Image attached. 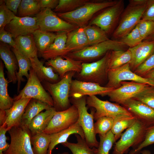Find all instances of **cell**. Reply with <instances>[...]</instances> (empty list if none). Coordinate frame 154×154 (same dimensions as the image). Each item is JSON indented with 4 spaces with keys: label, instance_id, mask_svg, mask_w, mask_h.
I'll use <instances>...</instances> for the list:
<instances>
[{
    "label": "cell",
    "instance_id": "6da1fadb",
    "mask_svg": "<svg viewBox=\"0 0 154 154\" xmlns=\"http://www.w3.org/2000/svg\"><path fill=\"white\" fill-rule=\"evenodd\" d=\"M118 0H90L82 6L71 12L58 13L62 19L78 27H84L96 13L116 4Z\"/></svg>",
    "mask_w": 154,
    "mask_h": 154
},
{
    "label": "cell",
    "instance_id": "7a4b0ae2",
    "mask_svg": "<svg viewBox=\"0 0 154 154\" xmlns=\"http://www.w3.org/2000/svg\"><path fill=\"white\" fill-rule=\"evenodd\" d=\"M76 73L70 72L66 73L57 82H42L44 88L49 93L53 101L54 107L57 111L64 110L71 106L69 99L72 78Z\"/></svg>",
    "mask_w": 154,
    "mask_h": 154
},
{
    "label": "cell",
    "instance_id": "3957f363",
    "mask_svg": "<svg viewBox=\"0 0 154 154\" xmlns=\"http://www.w3.org/2000/svg\"><path fill=\"white\" fill-rule=\"evenodd\" d=\"M111 51L108 52L101 59L97 61L83 62L81 71L76 74V79L96 83L101 86L107 82Z\"/></svg>",
    "mask_w": 154,
    "mask_h": 154
},
{
    "label": "cell",
    "instance_id": "277c9868",
    "mask_svg": "<svg viewBox=\"0 0 154 154\" xmlns=\"http://www.w3.org/2000/svg\"><path fill=\"white\" fill-rule=\"evenodd\" d=\"M128 47L124 44L118 40L109 39L88 46L81 50L70 52L66 55L75 60L84 62L104 56L109 51L126 50L128 49Z\"/></svg>",
    "mask_w": 154,
    "mask_h": 154
},
{
    "label": "cell",
    "instance_id": "5b68a950",
    "mask_svg": "<svg viewBox=\"0 0 154 154\" xmlns=\"http://www.w3.org/2000/svg\"><path fill=\"white\" fill-rule=\"evenodd\" d=\"M86 96L80 98H71L70 102L77 108L79 121L84 133L86 141L89 147L98 148L99 142L97 141L94 130V114L92 110L90 113L88 112Z\"/></svg>",
    "mask_w": 154,
    "mask_h": 154
},
{
    "label": "cell",
    "instance_id": "8992f818",
    "mask_svg": "<svg viewBox=\"0 0 154 154\" xmlns=\"http://www.w3.org/2000/svg\"><path fill=\"white\" fill-rule=\"evenodd\" d=\"M148 127L137 120L135 123L122 134L120 139L115 143L113 154H127L129 148H136L143 140Z\"/></svg>",
    "mask_w": 154,
    "mask_h": 154
},
{
    "label": "cell",
    "instance_id": "52a82bcc",
    "mask_svg": "<svg viewBox=\"0 0 154 154\" xmlns=\"http://www.w3.org/2000/svg\"><path fill=\"white\" fill-rule=\"evenodd\" d=\"M146 5H135L128 4L123 11L118 24L112 35L113 39H119L134 28L141 19Z\"/></svg>",
    "mask_w": 154,
    "mask_h": 154
},
{
    "label": "cell",
    "instance_id": "ba28073f",
    "mask_svg": "<svg viewBox=\"0 0 154 154\" xmlns=\"http://www.w3.org/2000/svg\"><path fill=\"white\" fill-rule=\"evenodd\" d=\"M125 9L123 0H118L113 6L107 7L91 21L89 25L96 26L104 31L108 36L112 34L119 23Z\"/></svg>",
    "mask_w": 154,
    "mask_h": 154
},
{
    "label": "cell",
    "instance_id": "9c48e42d",
    "mask_svg": "<svg viewBox=\"0 0 154 154\" xmlns=\"http://www.w3.org/2000/svg\"><path fill=\"white\" fill-rule=\"evenodd\" d=\"M36 17L39 29L43 31L67 33L78 28L60 18L50 9H42Z\"/></svg>",
    "mask_w": 154,
    "mask_h": 154
},
{
    "label": "cell",
    "instance_id": "30bf717a",
    "mask_svg": "<svg viewBox=\"0 0 154 154\" xmlns=\"http://www.w3.org/2000/svg\"><path fill=\"white\" fill-rule=\"evenodd\" d=\"M11 142L4 154H34L31 143V133L25 126L20 125L8 131Z\"/></svg>",
    "mask_w": 154,
    "mask_h": 154
},
{
    "label": "cell",
    "instance_id": "8fae6325",
    "mask_svg": "<svg viewBox=\"0 0 154 154\" xmlns=\"http://www.w3.org/2000/svg\"><path fill=\"white\" fill-rule=\"evenodd\" d=\"M27 82L19 94L13 98L14 101L21 99L31 98L44 102L51 107H54L52 99L44 89L41 82L31 68L29 71Z\"/></svg>",
    "mask_w": 154,
    "mask_h": 154
},
{
    "label": "cell",
    "instance_id": "7c38bea8",
    "mask_svg": "<svg viewBox=\"0 0 154 154\" xmlns=\"http://www.w3.org/2000/svg\"><path fill=\"white\" fill-rule=\"evenodd\" d=\"M87 106L95 108L94 119L97 120L104 116L114 118L120 114L133 115L125 107L119 104L102 100L96 96H87L86 98Z\"/></svg>",
    "mask_w": 154,
    "mask_h": 154
},
{
    "label": "cell",
    "instance_id": "4fadbf2b",
    "mask_svg": "<svg viewBox=\"0 0 154 154\" xmlns=\"http://www.w3.org/2000/svg\"><path fill=\"white\" fill-rule=\"evenodd\" d=\"M78 110L73 105L64 110L56 111L43 132L51 135L66 129L78 121Z\"/></svg>",
    "mask_w": 154,
    "mask_h": 154
},
{
    "label": "cell",
    "instance_id": "5bb4252c",
    "mask_svg": "<svg viewBox=\"0 0 154 154\" xmlns=\"http://www.w3.org/2000/svg\"><path fill=\"white\" fill-rule=\"evenodd\" d=\"M126 81L145 83L154 87V82L133 72L130 68L129 63L115 69L109 70L108 81L105 87L117 88L120 86L121 82Z\"/></svg>",
    "mask_w": 154,
    "mask_h": 154
},
{
    "label": "cell",
    "instance_id": "9a60e30c",
    "mask_svg": "<svg viewBox=\"0 0 154 154\" xmlns=\"http://www.w3.org/2000/svg\"><path fill=\"white\" fill-rule=\"evenodd\" d=\"M150 86L133 81H123L120 83V86L109 92L106 96L109 97L111 101L123 105L128 100L134 98Z\"/></svg>",
    "mask_w": 154,
    "mask_h": 154
},
{
    "label": "cell",
    "instance_id": "2e32d148",
    "mask_svg": "<svg viewBox=\"0 0 154 154\" xmlns=\"http://www.w3.org/2000/svg\"><path fill=\"white\" fill-rule=\"evenodd\" d=\"M114 88L102 86L93 82L72 80L70 90V97L78 98L84 96L100 95L106 96Z\"/></svg>",
    "mask_w": 154,
    "mask_h": 154
},
{
    "label": "cell",
    "instance_id": "e0dca14e",
    "mask_svg": "<svg viewBox=\"0 0 154 154\" xmlns=\"http://www.w3.org/2000/svg\"><path fill=\"white\" fill-rule=\"evenodd\" d=\"M31 99L26 98L14 101L10 108L0 110V125H5L9 130L12 127L20 125L25 108Z\"/></svg>",
    "mask_w": 154,
    "mask_h": 154
},
{
    "label": "cell",
    "instance_id": "ac0fdd59",
    "mask_svg": "<svg viewBox=\"0 0 154 154\" xmlns=\"http://www.w3.org/2000/svg\"><path fill=\"white\" fill-rule=\"evenodd\" d=\"M4 29L11 33L14 39L19 36L32 35L39 29L36 17H19L16 16Z\"/></svg>",
    "mask_w": 154,
    "mask_h": 154
},
{
    "label": "cell",
    "instance_id": "d6986e66",
    "mask_svg": "<svg viewBox=\"0 0 154 154\" xmlns=\"http://www.w3.org/2000/svg\"><path fill=\"white\" fill-rule=\"evenodd\" d=\"M123 105L148 127L154 125V109L133 98L128 100Z\"/></svg>",
    "mask_w": 154,
    "mask_h": 154
},
{
    "label": "cell",
    "instance_id": "ffe728a7",
    "mask_svg": "<svg viewBox=\"0 0 154 154\" xmlns=\"http://www.w3.org/2000/svg\"><path fill=\"white\" fill-rule=\"evenodd\" d=\"M63 57L65 59L61 56H58L47 60L46 64L52 67L58 73L60 79L68 72L72 71L76 73L80 72L82 62L75 60L66 55Z\"/></svg>",
    "mask_w": 154,
    "mask_h": 154
},
{
    "label": "cell",
    "instance_id": "44dd1931",
    "mask_svg": "<svg viewBox=\"0 0 154 154\" xmlns=\"http://www.w3.org/2000/svg\"><path fill=\"white\" fill-rule=\"evenodd\" d=\"M132 55L129 63L131 70L133 72L154 52V40H143L136 46L129 48Z\"/></svg>",
    "mask_w": 154,
    "mask_h": 154
},
{
    "label": "cell",
    "instance_id": "7402d4cb",
    "mask_svg": "<svg viewBox=\"0 0 154 154\" xmlns=\"http://www.w3.org/2000/svg\"><path fill=\"white\" fill-rule=\"evenodd\" d=\"M10 47L7 44L1 42L0 57L7 70L8 81L15 84L17 82L16 74L18 68V63L16 57Z\"/></svg>",
    "mask_w": 154,
    "mask_h": 154
},
{
    "label": "cell",
    "instance_id": "603a6c76",
    "mask_svg": "<svg viewBox=\"0 0 154 154\" xmlns=\"http://www.w3.org/2000/svg\"><path fill=\"white\" fill-rule=\"evenodd\" d=\"M67 34L66 32L57 33L53 42L44 51L40 53L41 57L48 60L58 56L63 57L69 54L66 47Z\"/></svg>",
    "mask_w": 154,
    "mask_h": 154
},
{
    "label": "cell",
    "instance_id": "cb8c5ba5",
    "mask_svg": "<svg viewBox=\"0 0 154 154\" xmlns=\"http://www.w3.org/2000/svg\"><path fill=\"white\" fill-rule=\"evenodd\" d=\"M66 47L69 53L89 46L84 27H78L67 34Z\"/></svg>",
    "mask_w": 154,
    "mask_h": 154
},
{
    "label": "cell",
    "instance_id": "d4e9b609",
    "mask_svg": "<svg viewBox=\"0 0 154 154\" xmlns=\"http://www.w3.org/2000/svg\"><path fill=\"white\" fill-rule=\"evenodd\" d=\"M75 134H78L82 138L85 139L84 132L78 120L76 123L69 128L51 135V142L47 154H52L53 149L56 145L66 142L70 135Z\"/></svg>",
    "mask_w": 154,
    "mask_h": 154
},
{
    "label": "cell",
    "instance_id": "484cf974",
    "mask_svg": "<svg viewBox=\"0 0 154 154\" xmlns=\"http://www.w3.org/2000/svg\"><path fill=\"white\" fill-rule=\"evenodd\" d=\"M56 111L55 108L52 107L44 112H41L36 116L27 127L31 136L43 132L48 125Z\"/></svg>",
    "mask_w": 154,
    "mask_h": 154
},
{
    "label": "cell",
    "instance_id": "4316f807",
    "mask_svg": "<svg viewBox=\"0 0 154 154\" xmlns=\"http://www.w3.org/2000/svg\"><path fill=\"white\" fill-rule=\"evenodd\" d=\"M30 59L31 68L41 82L46 81L55 83L60 80L59 76L54 72L52 68L44 66L38 59L37 56Z\"/></svg>",
    "mask_w": 154,
    "mask_h": 154
},
{
    "label": "cell",
    "instance_id": "83f0119b",
    "mask_svg": "<svg viewBox=\"0 0 154 154\" xmlns=\"http://www.w3.org/2000/svg\"><path fill=\"white\" fill-rule=\"evenodd\" d=\"M51 107L40 100L31 98L27 106L22 117L21 124L27 128L31 120L44 110Z\"/></svg>",
    "mask_w": 154,
    "mask_h": 154
},
{
    "label": "cell",
    "instance_id": "f1b7e54d",
    "mask_svg": "<svg viewBox=\"0 0 154 154\" xmlns=\"http://www.w3.org/2000/svg\"><path fill=\"white\" fill-rule=\"evenodd\" d=\"M14 40L16 48L25 56L30 58L37 56L38 50L32 34L19 36Z\"/></svg>",
    "mask_w": 154,
    "mask_h": 154
},
{
    "label": "cell",
    "instance_id": "f546056e",
    "mask_svg": "<svg viewBox=\"0 0 154 154\" xmlns=\"http://www.w3.org/2000/svg\"><path fill=\"white\" fill-rule=\"evenodd\" d=\"M137 120L133 115L125 114L119 115L114 118L111 131L114 135L116 141L120 138L124 130L132 126Z\"/></svg>",
    "mask_w": 154,
    "mask_h": 154
},
{
    "label": "cell",
    "instance_id": "4dcf8cb0",
    "mask_svg": "<svg viewBox=\"0 0 154 154\" xmlns=\"http://www.w3.org/2000/svg\"><path fill=\"white\" fill-rule=\"evenodd\" d=\"M11 50L16 57L18 63L19 70L16 76L17 82V89L19 92L21 81H24L23 76H25L27 79L29 78L28 72L31 68V63L30 59L23 54L16 48H12Z\"/></svg>",
    "mask_w": 154,
    "mask_h": 154
},
{
    "label": "cell",
    "instance_id": "1f68e13d",
    "mask_svg": "<svg viewBox=\"0 0 154 154\" xmlns=\"http://www.w3.org/2000/svg\"><path fill=\"white\" fill-rule=\"evenodd\" d=\"M5 77L4 64L1 60L0 62V110H5L13 105V98L10 97L8 93L7 87L9 83Z\"/></svg>",
    "mask_w": 154,
    "mask_h": 154
},
{
    "label": "cell",
    "instance_id": "d6a6232c",
    "mask_svg": "<svg viewBox=\"0 0 154 154\" xmlns=\"http://www.w3.org/2000/svg\"><path fill=\"white\" fill-rule=\"evenodd\" d=\"M51 140V135L43 132L31 136V143L34 154H47Z\"/></svg>",
    "mask_w": 154,
    "mask_h": 154
},
{
    "label": "cell",
    "instance_id": "836d02e7",
    "mask_svg": "<svg viewBox=\"0 0 154 154\" xmlns=\"http://www.w3.org/2000/svg\"><path fill=\"white\" fill-rule=\"evenodd\" d=\"M32 35L39 53L44 51L53 42L56 36V33L43 31L39 29L35 31Z\"/></svg>",
    "mask_w": 154,
    "mask_h": 154
},
{
    "label": "cell",
    "instance_id": "e575fe53",
    "mask_svg": "<svg viewBox=\"0 0 154 154\" xmlns=\"http://www.w3.org/2000/svg\"><path fill=\"white\" fill-rule=\"evenodd\" d=\"M131 58V53L128 49L126 50H112L109 59V70L115 69L129 63Z\"/></svg>",
    "mask_w": 154,
    "mask_h": 154
},
{
    "label": "cell",
    "instance_id": "d590c367",
    "mask_svg": "<svg viewBox=\"0 0 154 154\" xmlns=\"http://www.w3.org/2000/svg\"><path fill=\"white\" fill-rule=\"evenodd\" d=\"M84 28L89 46L98 44L109 39L106 33L96 26L88 25Z\"/></svg>",
    "mask_w": 154,
    "mask_h": 154
},
{
    "label": "cell",
    "instance_id": "8d00e7d4",
    "mask_svg": "<svg viewBox=\"0 0 154 154\" xmlns=\"http://www.w3.org/2000/svg\"><path fill=\"white\" fill-rule=\"evenodd\" d=\"M77 142L72 143L68 141L62 144L68 148L72 154H95V147L91 148L87 145L85 139L82 138L79 135L74 134Z\"/></svg>",
    "mask_w": 154,
    "mask_h": 154
},
{
    "label": "cell",
    "instance_id": "74e56055",
    "mask_svg": "<svg viewBox=\"0 0 154 154\" xmlns=\"http://www.w3.org/2000/svg\"><path fill=\"white\" fill-rule=\"evenodd\" d=\"M41 9L38 0H22L18 10V17H29L37 14Z\"/></svg>",
    "mask_w": 154,
    "mask_h": 154
},
{
    "label": "cell",
    "instance_id": "f35d334b",
    "mask_svg": "<svg viewBox=\"0 0 154 154\" xmlns=\"http://www.w3.org/2000/svg\"><path fill=\"white\" fill-rule=\"evenodd\" d=\"M90 0H59V3L54 9L58 13L72 11L89 1Z\"/></svg>",
    "mask_w": 154,
    "mask_h": 154
},
{
    "label": "cell",
    "instance_id": "ab89813d",
    "mask_svg": "<svg viewBox=\"0 0 154 154\" xmlns=\"http://www.w3.org/2000/svg\"><path fill=\"white\" fill-rule=\"evenodd\" d=\"M100 141L98 148L95 149V154H109L113 144L116 142L114 134L111 130L103 136H99Z\"/></svg>",
    "mask_w": 154,
    "mask_h": 154
},
{
    "label": "cell",
    "instance_id": "60d3db41",
    "mask_svg": "<svg viewBox=\"0 0 154 154\" xmlns=\"http://www.w3.org/2000/svg\"><path fill=\"white\" fill-rule=\"evenodd\" d=\"M114 118L108 117H103L96 120L94 123V130L95 134L103 136L110 130L112 127Z\"/></svg>",
    "mask_w": 154,
    "mask_h": 154
},
{
    "label": "cell",
    "instance_id": "b9f144b4",
    "mask_svg": "<svg viewBox=\"0 0 154 154\" xmlns=\"http://www.w3.org/2000/svg\"><path fill=\"white\" fill-rule=\"evenodd\" d=\"M118 40L129 48L135 47L143 40L137 25L129 33Z\"/></svg>",
    "mask_w": 154,
    "mask_h": 154
},
{
    "label": "cell",
    "instance_id": "7bdbcfd3",
    "mask_svg": "<svg viewBox=\"0 0 154 154\" xmlns=\"http://www.w3.org/2000/svg\"><path fill=\"white\" fill-rule=\"evenodd\" d=\"M154 144V125L147 129L144 139L136 148L130 151L128 154H140L144 148Z\"/></svg>",
    "mask_w": 154,
    "mask_h": 154
},
{
    "label": "cell",
    "instance_id": "ee69618b",
    "mask_svg": "<svg viewBox=\"0 0 154 154\" xmlns=\"http://www.w3.org/2000/svg\"><path fill=\"white\" fill-rule=\"evenodd\" d=\"M133 98L154 109V87L149 86Z\"/></svg>",
    "mask_w": 154,
    "mask_h": 154
},
{
    "label": "cell",
    "instance_id": "f6af8a7d",
    "mask_svg": "<svg viewBox=\"0 0 154 154\" xmlns=\"http://www.w3.org/2000/svg\"><path fill=\"white\" fill-rule=\"evenodd\" d=\"M15 14L7 7L4 1L0 5V30L4 29L15 17Z\"/></svg>",
    "mask_w": 154,
    "mask_h": 154
},
{
    "label": "cell",
    "instance_id": "bcb514c9",
    "mask_svg": "<svg viewBox=\"0 0 154 154\" xmlns=\"http://www.w3.org/2000/svg\"><path fill=\"white\" fill-rule=\"evenodd\" d=\"M143 40L154 33V22L141 19L137 25Z\"/></svg>",
    "mask_w": 154,
    "mask_h": 154
},
{
    "label": "cell",
    "instance_id": "7dc6e473",
    "mask_svg": "<svg viewBox=\"0 0 154 154\" xmlns=\"http://www.w3.org/2000/svg\"><path fill=\"white\" fill-rule=\"evenodd\" d=\"M154 69V52L141 64L134 71L138 75L143 77L149 71Z\"/></svg>",
    "mask_w": 154,
    "mask_h": 154
},
{
    "label": "cell",
    "instance_id": "c3c4849f",
    "mask_svg": "<svg viewBox=\"0 0 154 154\" xmlns=\"http://www.w3.org/2000/svg\"><path fill=\"white\" fill-rule=\"evenodd\" d=\"M9 129L5 125H0V154H4L3 152L9 148L10 144L8 143L6 140L7 138L6 133Z\"/></svg>",
    "mask_w": 154,
    "mask_h": 154
},
{
    "label": "cell",
    "instance_id": "681fc988",
    "mask_svg": "<svg viewBox=\"0 0 154 154\" xmlns=\"http://www.w3.org/2000/svg\"><path fill=\"white\" fill-rule=\"evenodd\" d=\"M141 19L154 22V0H148L146 8Z\"/></svg>",
    "mask_w": 154,
    "mask_h": 154
},
{
    "label": "cell",
    "instance_id": "f907efd6",
    "mask_svg": "<svg viewBox=\"0 0 154 154\" xmlns=\"http://www.w3.org/2000/svg\"><path fill=\"white\" fill-rule=\"evenodd\" d=\"M12 38L11 33L5 29L0 30V40L1 42L8 44L12 48H16V44Z\"/></svg>",
    "mask_w": 154,
    "mask_h": 154
},
{
    "label": "cell",
    "instance_id": "816d5d0a",
    "mask_svg": "<svg viewBox=\"0 0 154 154\" xmlns=\"http://www.w3.org/2000/svg\"><path fill=\"white\" fill-rule=\"evenodd\" d=\"M42 9H55L58 5L59 0H38Z\"/></svg>",
    "mask_w": 154,
    "mask_h": 154
},
{
    "label": "cell",
    "instance_id": "f5cc1de1",
    "mask_svg": "<svg viewBox=\"0 0 154 154\" xmlns=\"http://www.w3.org/2000/svg\"><path fill=\"white\" fill-rule=\"evenodd\" d=\"M21 0H5L4 1L7 8L15 15L17 13Z\"/></svg>",
    "mask_w": 154,
    "mask_h": 154
},
{
    "label": "cell",
    "instance_id": "db71d44e",
    "mask_svg": "<svg viewBox=\"0 0 154 154\" xmlns=\"http://www.w3.org/2000/svg\"><path fill=\"white\" fill-rule=\"evenodd\" d=\"M148 0H130V4L135 5H146Z\"/></svg>",
    "mask_w": 154,
    "mask_h": 154
},
{
    "label": "cell",
    "instance_id": "11a10c76",
    "mask_svg": "<svg viewBox=\"0 0 154 154\" xmlns=\"http://www.w3.org/2000/svg\"><path fill=\"white\" fill-rule=\"evenodd\" d=\"M143 77L148 78L154 82V69L149 71Z\"/></svg>",
    "mask_w": 154,
    "mask_h": 154
},
{
    "label": "cell",
    "instance_id": "9f6ffc18",
    "mask_svg": "<svg viewBox=\"0 0 154 154\" xmlns=\"http://www.w3.org/2000/svg\"><path fill=\"white\" fill-rule=\"evenodd\" d=\"M140 154H151V152L148 150L144 149L141 150Z\"/></svg>",
    "mask_w": 154,
    "mask_h": 154
},
{
    "label": "cell",
    "instance_id": "6f0895ef",
    "mask_svg": "<svg viewBox=\"0 0 154 154\" xmlns=\"http://www.w3.org/2000/svg\"><path fill=\"white\" fill-rule=\"evenodd\" d=\"M148 38L152 39V40H154V33L147 38Z\"/></svg>",
    "mask_w": 154,
    "mask_h": 154
},
{
    "label": "cell",
    "instance_id": "680465c9",
    "mask_svg": "<svg viewBox=\"0 0 154 154\" xmlns=\"http://www.w3.org/2000/svg\"><path fill=\"white\" fill-rule=\"evenodd\" d=\"M58 154H69L68 152H64L62 153H58Z\"/></svg>",
    "mask_w": 154,
    "mask_h": 154
},
{
    "label": "cell",
    "instance_id": "91938a15",
    "mask_svg": "<svg viewBox=\"0 0 154 154\" xmlns=\"http://www.w3.org/2000/svg\"></svg>",
    "mask_w": 154,
    "mask_h": 154
},
{
    "label": "cell",
    "instance_id": "94428289",
    "mask_svg": "<svg viewBox=\"0 0 154 154\" xmlns=\"http://www.w3.org/2000/svg\"></svg>",
    "mask_w": 154,
    "mask_h": 154
}]
</instances>
